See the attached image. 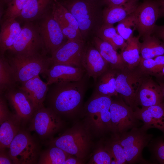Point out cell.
<instances>
[{
  "label": "cell",
  "instance_id": "6da1fadb",
  "mask_svg": "<svg viewBox=\"0 0 164 164\" xmlns=\"http://www.w3.org/2000/svg\"><path fill=\"white\" fill-rule=\"evenodd\" d=\"M88 77L86 74L79 81L61 82L49 85L45 99L47 107L59 116L72 117L82 111Z\"/></svg>",
  "mask_w": 164,
  "mask_h": 164
},
{
  "label": "cell",
  "instance_id": "7a4b0ae2",
  "mask_svg": "<svg viewBox=\"0 0 164 164\" xmlns=\"http://www.w3.org/2000/svg\"><path fill=\"white\" fill-rule=\"evenodd\" d=\"M61 2L76 19L84 40L96 33L103 24L102 0H65Z\"/></svg>",
  "mask_w": 164,
  "mask_h": 164
},
{
  "label": "cell",
  "instance_id": "3957f363",
  "mask_svg": "<svg viewBox=\"0 0 164 164\" xmlns=\"http://www.w3.org/2000/svg\"><path fill=\"white\" fill-rule=\"evenodd\" d=\"M112 100L111 97L92 94L85 103L82 111L84 124L91 133L101 136L111 132Z\"/></svg>",
  "mask_w": 164,
  "mask_h": 164
},
{
  "label": "cell",
  "instance_id": "277c9868",
  "mask_svg": "<svg viewBox=\"0 0 164 164\" xmlns=\"http://www.w3.org/2000/svg\"><path fill=\"white\" fill-rule=\"evenodd\" d=\"M91 134L84 124L77 123L60 136L51 140L49 143L84 160L91 146Z\"/></svg>",
  "mask_w": 164,
  "mask_h": 164
},
{
  "label": "cell",
  "instance_id": "5b68a950",
  "mask_svg": "<svg viewBox=\"0 0 164 164\" xmlns=\"http://www.w3.org/2000/svg\"><path fill=\"white\" fill-rule=\"evenodd\" d=\"M17 82L22 83L41 73L46 74L52 65L50 57L38 54L13 55L8 59Z\"/></svg>",
  "mask_w": 164,
  "mask_h": 164
},
{
  "label": "cell",
  "instance_id": "8992f818",
  "mask_svg": "<svg viewBox=\"0 0 164 164\" xmlns=\"http://www.w3.org/2000/svg\"><path fill=\"white\" fill-rule=\"evenodd\" d=\"M141 127L133 128L118 135L127 164H152L142 157V152L152 139L153 135L147 133Z\"/></svg>",
  "mask_w": 164,
  "mask_h": 164
},
{
  "label": "cell",
  "instance_id": "52a82bcc",
  "mask_svg": "<svg viewBox=\"0 0 164 164\" xmlns=\"http://www.w3.org/2000/svg\"><path fill=\"white\" fill-rule=\"evenodd\" d=\"M8 50L13 55H46L47 53L39 26L31 22H26L14 44Z\"/></svg>",
  "mask_w": 164,
  "mask_h": 164
},
{
  "label": "cell",
  "instance_id": "ba28073f",
  "mask_svg": "<svg viewBox=\"0 0 164 164\" xmlns=\"http://www.w3.org/2000/svg\"><path fill=\"white\" fill-rule=\"evenodd\" d=\"M146 74L138 67L131 69L126 67L117 71L115 88L125 103L135 111L136 96L141 83Z\"/></svg>",
  "mask_w": 164,
  "mask_h": 164
},
{
  "label": "cell",
  "instance_id": "9c48e42d",
  "mask_svg": "<svg viewBox=\"0 0 164 164\" xmlns=\"http://www.w3.org/2000/svg\"><path fill=\"white\" fill-rule=\"evenodd\" d=\"M9 148L8 154L14 164L35 163L39 155L37 144L28 132L22 129L13 138Z\"/></svg>",
  "mask_w": 164,
  "mask_h": 164
},
{
  "label": "cell",
  "instance_id": "30bf717a",
  "mask_svg": "<svg viewBox=\"0 0 164 164\" xmlns=\"http://www.w3.org/2000/svg\"><path fill=\"white\" fill-rule=\"evenodd\" d=\"M112 133L120 135L142 123L135 116L134 111L120 96L113 99L110 107Z\"/></svg>",
  "mask_w": 164,
  "mask_h": 164
},
{
  "label": "cell",
  "instance_id": "8fae6325",
  "mask_svg": "<svg viewBox=\"0 0 164 164\" xmlns=\"http://www.w3.org/2000/svg\"><path fill=\"white\" fill-rule=\"evenodd\" d=\"M30 120L29 130L35 132L43 138L53 135L62 128L63 124L60 116L44 106L35 111Z\"/></svg>",
  "mask_w": 164,
  "mask_h": 164
},
{
  "label": "cell",
  "instance_id": "7c38bea8",
  "mask_svg": "<svg viewBox=\"0 0 164 164\" xmlns=\"http://www.w3.org/2000/svg\"><path fill=\"white\" fill-rule=\"evenodd\" d=\"M85 48L84 40H67L51 55L52 65L82 67L81 60Z\"/></svg>",
  "mask_w": 164,
  "mask_h": 164
},
{
  "label": "cell",
  "instance_id": "4fadbf2b",
  "mask_svg": "<svg viewBox=\"0 0 164 164\" xmlns=\"http://www.w3.org/2000/svg\"><path fill=\"white\" fill-rule=\"evenodd\" d=\"M137 22L139 36L153 34L156 22L160 16L159 10L156 1L147 0L139 4L134 12Z\"/></svg>",
  "mask_w": 164,
  "mask_h": 164
},
{
  "label": "cell",
  "instance_id": "5bb4252c",
  "mask_svg": "<svg viewBox=\"0 0 164 164\" xmlns=\"http://www.w3.org/2000/svg\"><path fill=\"white\" fill-rule=\"evenodd\" d=\"M39 26L45 49L51 55L64 43L66 38L52 14L42 18Z\"/></svg>",
  "mask_w": 164,
  "mask_h": 164
},
{
  "label": "cell",
  "instance_id": "9a60e30c",
  "mask_svg": "<svg viewBox=\"0 0 164 164\" xmlns=\"http://www.w3.org/2000/svg\"><path fill=\"white\" fill-rule=\"evenodd\" d=\"M4 95L22 122L30 120L35 110L26 93L17 86L6 91Z\"/></svg>",
  "mask_w": 164,
  "mask_h": 164
},
{
  "label": "cell",
  "instance_id": "2e32d148",
  "mask_svg": "<svg viewBox=\"0 0 164 164\" xmlns=\"http://www.w3.org/2000/svg\"><path fill=\"white\" fill-rule=\"evenodd\" d=\"M142 80L136 96L135 105L137 107L139 105L143 108L157 105L164 101L159 83L146 76Z\"/></svg>",
  "mask_w": 164,
  "mask_h": 164
},
{
  "label": "cell",
  "instance_id": "e0dca14e",
  "mask_svg": "<svg viewBox=\"0 0 164 164\" xmlns=\"http://www.w3.org/2000/svg\"><path fill=\"white\" fill-rule=\"evenodd\" d=\"M81 63L86 74L93 78L95 82L110 67L94 46L85 47Z\"/></svg>",
  "mask_w": 164,
  "mask_h": 164
},
{
  "label": "cell",
  "instance_id": "ac0fdd59",
  "mask_svg": "<svg viewBox=\"0 0 164 164\" xmlns=\"http://www.w3.org/2000/svg\"><path fill=\"white\" fill-rule=\"evenodd\" d=\"M135 116L143 122L141 127L147 131L152 128L158 129L164 135V103L149 107L138 108L134 111Z\"/></svg>",
  "mask_w": 164,
  "mask_h": 164
},
{
  "label": "cell",
  "instance_id": "d6986e66",
  "mask_svg": "<svg viewBox=\"0 0 164 164\" xmlns=\"http://www.w3.org/2000/svg\"><path fill=\"white\" fill-rule=\"evenodd\" d=\"M46 74L47 76L46 83L50 85L61 82L80 80L86 73L82 67L54 64L51 65Z\"/></svg>",
  "mask_w": 164,
  "mask_h": 164
},
{
  "label": "cell",
  "instance_id": "ffe728a7",
  "mask_svg": "<svg viewBox=\"0 0 164 164\" xmlns=\"http://www.w3.org/2000/svg\"><path fill=\"white\" fill-rule=\"evenodd\" d=\"M19 87L27 94L36 111L44 106V103L49 89L46 82L39 75L21 84Z\"/></svg>",
  "mask_w": 164,
  "mask_h": 164
},
{
  "label": "cell",
  "instance_id": "44dd1931",
  "mask_svg": "<svg viewBox=\"0 0 164 164\" xmlns=\"http://www.w3.org/2000/svg\"><path fill=\"white\" fill-rule=\"evenodd\" d=\"M51 8L53 16L66 37H70L80 31L76 19L60 2L53 0Z\"/></svg>",
  "mask_w": 164,
  "mask_h": 164
},
{
  "label": "cell",
  "instance_id": "7402d4cb",
  "mask_svg": "<svg viewBox=\"0 0 164 164\" xmlns=\"http://www.w3.org/2000/svg\"><path fill=\"white\" fill-rule=\"evenodd\" d=\"M139 5L138 0H129L119 5L106 6L103 10V23L118 22L133 13Z\"/></svg>",
  "mask_w": 164,
  "mask_h": 164
},
{
  "label": "cell",
  "instance_id": "603a6c76",
  "mask_svg": "<svg viewBox=\"0 0 164 164\" xmlns=\"http://www.w3.org/2000/svg\"><path fill=\"white\" fill-rule=\"evenodd\" d=\"M93 43L94 47L111 68L118 70L128 67L120 53H118L111 44L97 36L94 37Z\"/></svg>",
  "mask_w": 164,
  "mask_h": 164
},
{
  "label": "cell",
  "instance_id": "cb8c5ba5",
  "mask_svg": "<svg viewBox=\"0 0 164 164\" xmlns=\"http://www.w3.org/2000/svg\"><path fill=\"white\" fill-rule=\"evenodd\" d=\"M19 23L16 19L3 21L0 32V55L9 50L22 30Z\"/></svg>",
  "mask_w": 164,
  "mask_h": 164
},
{
  "label": "cell",
  "instance_id": "d4e9b609",
  "mask_svg": "<svg viewBox=\"0 0 164 164\" xmlns=\"http://www.w3.org/2000/svg\"><path fill=\"white\" fill-rule=\"evenodd\" d=\"M22 122L16 114L12 113L0 124V149L9 148L13 139L21 129Z\"/></svg>",
  "mask_w": 164,
  "mask_h": 164
},
{
  "label": "cell",
  "instance_id": "484cf974",
  "mask_svg": "<svg viewBox=\"0 0 164 164\" xmlns=\"http://www.w3.org/2000/svg\"><path fill=\"white\" fill-rule=\"evenodd\" d=\"M53 0H28L19 17L26 22L43 18Z\"/></svg>",
  "mask_w": 164,
  "mask_h": 164
},
{
  "label": "cell",
  "instance_id": "4316f807",
  "mask_svg": "<svg viewBox=\"0 0 164 164\" xmlns=\"http://www.w3.org/2000/svg\"><path fill=\"white\" fill-rule=\"evenodd\" d=\"M117 70L110 67L97 80L93 94L110 97L118 94L115 88Z\"/></svg>",
  "mask_w": 164,
  "mask_h": 164
},
{
  "label": "cell",
  "instance_id": "83f0119b",
  "mask_svg": "<svg viewBox=\"0 0 164 164\" xmlns=\"http://www.w3.org/2000/svg\"><path fill=\"white\" fill-rule=\"evenodd\" d=\"M139 37L133 36L126 41V44L120 53L128 68L137 67L139 63L141 43Z\"/></svg>",
  "mask_w": 164,
  "mask_h": 164
},
{
  "label": "cell",
  "instance_id": "f1b7e54d",
  "mask_svg": "<svg viewBox=\"0 0 164 164\" xmlns=\"http://www.w3.org/2000/svg\"><path fill=\"white\" fill-rule=\"evenodd\" d=\"M142 37L143 41L141 43V59H147L164 55V42L153 34Z\"/></svg>",
  "mask_w": 164,
  "mask_h": 164
},
{
  "label": "cell",
  "instance_id": "f546056e",
  "mask_svg": "<svg viewBox=\"0 0 164 164\" xmlns=\"http://www.w3.org/2000/svg\"><path fill=\"white\" fill-rule=\"evenodd\" d=\"M96 33L97 36L111 44L116 50H122L126 45V41L118 33L113 25L103 23Z\"/></svg>",
  "mask_w": 164,
  "mask_h": 164
},
{
  "label": "cell",
  "instance_id": "4dcf8cb0",
  "mask_svg": "<svg viewBox=\"0 0 164 164\" xmlns=\"http://www.w3.org/2000/svg\"><path fill=\"white\" fill-rule=\"evenodd\" d=\"M12 69L8 59L4 55L0 58V94L17 86Z\"/></svg>",
  "mask_w": 164,
  "mask_h": 164
},
{
  "label": "cell",
  "instance_id": "1f68e13d",
  "mask_svg": "<svg viewBox=\"0 0 164 164\" xmlns=\"http://www.w3.org/2000/svg\"><path fill=\"white\" fill-rule=\"evenodd\" d=\"M104 143L105 148L112 157L111 164H127L123 148L117 135L112 133L111 137Z\"/></svg>",
  "mask_w": 164,
  "mask_h": 164
},
{
  "label": "cell",
  "instance_id": "d6a6232c",
  "mask_svg": "<svg viewBox=\"0 0 164 164\" xmlns=\"http://www.w3.org/2000/svg\"><path fill=\"white\" fill-rule=\"evenodd\" d=\"M69 155L58 147L51 146L40 155L38 163L64 164Z\"/></svg>",
  "mask_w": 164,
  "mask_h": 164
},
{
  "label": "cell",
  "instance_id": "836d02e7",
  "mask_svg": "<svg viewBox=\"0 0 164 164\" xmlns=\"http://www.w3.org/2000/svg\"><path fill=\"white\" fill-rule=\"evenodd\" d=\"M164 66V55L147 59H141L138 67L142 73L156 76Z\"/></svg>",
  "mask_w": 164,
  "mask_h": 164
},
{
  "label": "cell",
  "instance_id": "e575fe53",
  "mask_svg": "<svg viewBox=\"0 0 164 164\" xmlns=\"http://www.w3.org/2000/svg\"><path fill=\"white\" fill-rule=\"evenodd\" d=\"M134 12L119 22L115 28L118 33L126 41L133 36L134 32L137 29V20Z\"/></svg>",
  "mask_w": 164,
  "mask_h": 164
},
{
  "label": "cell",
  "instance_id": "d590c367",
  "mask_svg": "<svg viewBox=\"0 0 164 164\" xmlns=\"http://www.w3.org/2000/svg\"><path fill=\"white\" fill-rule=\"evenodd\" d=\"M152 163L164 164V135L153 138L147 146Z\"/></svg>",
  "mask_w": 164,
  "mask_h": 164
},
{
  "label": "cell",
  "instance_id": "8d00e7d4",
  "mask_svg": "<svg viewBox=\"0 0 164 164\" xmlns=\"http://www.w3.org/2000/svg\"><path fill=\"white\" fill-rule=\"evenodd\" d=\"M28 0H12L8 4L3 16V21L19 17Z\"/></svg>",
  "mask_w": 164,
  "mask_h": 164
},
{
  "label": "cell",
  "instance_id": "74e56055",
  "mask_svg": "<svg viewBox=\"0 0 164 164\" xmlns=\"http://www.w3.org/2000/svg\"><path fill=\"white\" fill-rule=\"evenodd\" d=\"M112 160L111 156L103 145L95 150L88 163L111 164Z\"/></svg>",
  "mask_w": 164,
  "mask_h": 164
},
{
  "label": "cell",
  "instance_id": "f35d334b",
  "mask_svg": "<svg viewBox=\"0 0 164 164\" xmlns=\"http://www.w3.org/2000/svg\"><path fill=\"white\" fill-rule=\"evenodd\" d=\"M6 99L3 94L0 97V124L12 114L9 110Z\"/></svg>",
  "mask_w": 164,
  "mask_h": 164
},
{
  "label": "cell",
  "instance_id": "ab89813d",
  "mask_svg": "<svg viewBox=\"0 0 164 164\" xmlns=\"http://www.w3.org/2000/svg\"><path fill=\"white\" fill-rule=\"evenodd\" d=\"M5 149H0V164H11L12 162L9 156L5 151Z\"/></svg>",
  "mask_w": 164,
  "mask_h": 164
},
{
  "label": "cell",
  "instance_id": "60d3db41",
  "mask_svg": "<svg viewBox=\"0 0 164 164\" xmlns=\"http://www.w3.org/2000/svg\"><path fill=\"white\" fill-rule=\"evenodd\" d=\"M129 0H102L103 4L107 7L118 6L123 4Z\"/></svg>",
  "mask_w": 164,
  "mask_h": 164
},
{
  "label": "cell",
  "instance_id": "b9f144b4",
  "mask_svg": "<svg viewBox=\"0 0 164 164\" xmlns=\"http://www.w3.org/2000/svg\"><path fill=\"white\" fill-rule=\"evenodd\" d=\"M153 34L164 42V25H156Z\"/></svg>",
  "mask_w": 164,
  "mask_h": 164
},
{
  "label": "cell",
  "instance_id": "7bdbcfd3",
  "mask_svg": "<svg viewBox=\"0 0 164 164\" xmlns=\"http://www.w3.org/2000/svg\"><path fill=\"white\" fill-rule=\"evenodd\" d=\"M84 160L80 159L73 155H69L64 164H82Z\"/></svg>",
  "mask_w": 164,
  "mask_h": 164
},
{
  "label": "cell",
  "instance_id": "ee69618b",
  "mask_svg": "<svg viewBox=\"0 0 164 164\" xmlns=\"http://www.w3.org/2000/svg\"><path fill=\"white\" fill-rule=\"evenodd\" d=\"M159 10L160 16H164V0H156Z\"/></svg>",
  "mask_w": 164,
  "mask_h": 164
},
{
  "label": "cell",
  "instance_id": "f6af8a7d",
  "mask_svg": "<svg viewBox=\"0 0 164 164\" xmlns=\"http://www.w3.org/2000/svg\"><path fill=\"white\" fill-rule=\"evenodd\" d=\"M156 77L160 79L164 78V66Z\"/></svg>",
  "mask_w": 164,
  "mask_h": 164
},
{
  "label": "cell",
  "instance_id": "bcb514c9",
  "mask_svg": "<svg viewBox=\"0 0 164 164\" xmlns=\"http://www.w3.org/2000/svg\"><path fill=\"white\" fill-rule=\"evenodd\" d=\"M159 83L161 87L164 98V82H159ZM163 103H164V101Z\"/></svg>",
  "mask_w": 164,
  "mask_h": 164
},
{
  "label": "cell",
  "instance_id": "7dc6e473",
  "mask_svg": "<svg viewBox=\"0 0 164 164\" xmlns=\"http://www.w3.org/2000/svg\"><path fill=\"white\" fill-rule=\"evenodd\" d=\"M12 0H1V1L3 3L8 4Z\"/></svg>",
  "mask_w": 164,
  "mask_h": 164
}]
</instances>
